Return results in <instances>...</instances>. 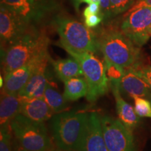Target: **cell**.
<instances>
[{
    "label": "cell",
    "mask_w": 151,
    "mask_h": 151,
    "mask_svg": "<svg viewBox=\"0 0 151 151\" xmlns=\"http://www.w3.org/2000/svg\"><path fill=\"white\" fill-rule=\"evenodd\" d=\"M49 39L34 27L16 42L1 50L4 74L48 53Z\"/></svg>",
    "instance_id": "obj_1"
},
{
    "label": "cell",
    "mask_w": 151,
    "mask_h": 151,
    "mask_svg": "<svg viewBox=\"0 0 151 151\" xmlns=\"http://www.w3.org/2000/svg\"><path fill=\"white\" fill-rule=\"evenodd\" d=\"M99 50L104 60L123 69L140 66V48L135 45L121 30L103 29L97 35Z\"/></svg>",
    "instance_id": "obj_2"
},
{
    "label": "cell",
    "mask_w": 151,
    "mask_h": 151,
    "mask_svg": "<svg viewBox=\"0 0 151 151\" xmlns=\"http://www.w3.org/2000/svg\"><path fill=\"white\" fill-rule=\"evenodd\" d=\"M89 113L83 111L62 112L51 120L52 136L58 148L80 151L86 132Z\"/></svg>",
    "instance_id": "obj_3"
},
{
    "label": "cell",
    "mask_w": 151,
    "mask_h": 151,
    "mask_svg": "<svg viewBox=\"0 0 151 151\" xmlns=\"http://www.w3.org/2000/svg\"><path fill=\"white\" fill-rule=\"evenodd\" d=\"M55 25L59 45L65 50L95 53L99 50L97 35L82 22L67 16H58Z\"/></svg>",
    "instance_id": "obj_4"
},
{
    "label": "cell",
    "mask_w": 151,
    "mask_h": 151,
    "mask_svg": "<svg viewBox=\"0 0 151 151\" xmlns=\"http://www.w3.org/2000/svg\"><path fill=\"white\" fill-rule=\"evenodd\" d=\"M79 62L88 87L86 98L94 102L108 92L110 83L106 72L105 64L94 53L65 50Z\"/></svg>",
    "instance_id": "obj_5"
},
{
    "label": "cell",
    "mask_w": 151,
    "mask_h": 151,
    "mask_svg": "<svg viewBox=\"0 0 151 151\" xmlns=\"http://www.w3.org/2000/svg\"><path fill=\"white\" fill-rule=\"evenodd\" d=\"M11 129L20 146L30 151H49L54 148L43 122L19 114L11 122Z\"/></svg>",
    "instance_id": "obj_6"
},
{
    "label": "cell",
    "mask_w": 151,
    "mask_h": 151,
    "mask_svg": "<svg viewBox=\"0 0 151 151\" xmlns=\"http://www.w3.org/2000/svg\"><path fill=\"white\" fill-rule=\"evenodd\" d=\"M101 124L109 151H137L132 129L119 119L105 116L101 118Z\"/></svg>",
    "instance_id": "obj_7"
},
{
    "label": "cell",
    "mask_w": 151,
    "mask_h": 151,
    "mask_svg": "<svg viewBox=\"0 0 151 151\" xmlns=\"http://www.w3.org/2000/svg\"><path fill=\"white\" fill-rule=\"evenodd\" d=\"M35 27L16 12L0 6V37L1 50L16 42Z\"/></svg>",
    "instance_id": "obj_8"
},
{
    "label": "cell",
    "mask_w": 151,
    "mask_h": 151,
    "mask_svg": "<svg viewBox=\"0 0 151 151\" xmlns=\"http://www.w3.org/2000/svg\"><path fill=\"white\" fill-rule=\"evenodd\" d=\"M150 25L151 7H145L124 16L120 30L135 45L141 48L150 39Z\"/></svg>",
    "instance_id": "obj_9"
},
{
    "label": "cell",
    "mask_w": 151,
    "mask_h": 151,
    "mask_svg": "<svg viewBox=\"0 0 151 151\" xmlns=\"http://www.w3.org/2000/svg\"><path fill=\"white\" fill-rule=\"evenodd\" d=\"M0 2L32 24L41 21L58 9L56 0H1Z\"/></svg>",
    "instance_id": "obj_10"
},
{
    "label": "cell",
    "mask_w": 151,
    "mask_h": 151,
    "mask_svg": "<svg viewBox=\"0 0 151 151\" xmlns=\"http://www.w3.org/2000/svg\"><path fill=\"white\" fill-rule=\"evenodd\" d=\"M48 55V52L27 65L4 73L1 90L8 94L18 95L27 83L38 64Z\"/></svg>",
    "instance_id": "obj_11"
},
{
    "label": "cell",
    "mask_w": 151,
    "mask_h": 151,
    "mask_svg": "<svg viewBox=\"0 0 151 151\" xmlns=\"http://www.w3.org/2000/svg\"><path fill=\"white\" fill-rule=\"evenodd\" d=\"M80 151H109L103 137L101 118L97 113H89L86 132Z\"/></svg>",
    "instance_id": "obj_12"
},
{
    "label": "cell",
    "mask_w": 151,
    "mask_h": 151,
    "mask_svg": "<svg viewBox=\"0 0 151 151\" xmlns=\"http://www.w3.org/2000/svg\"><path fill=\"white\" fill-rule=\"evenodd\" d=\"M120 92L134 97H141L150 99L151 88L146 81L141 78L136 67L125 69L123 76L119 83Z\"/></svg>",
    "instance_id": "obj_13"
},
{
    "label": "cell",
    "mask_w": 151,
    "mask_h": 151,
    "mask_svg": "<svg viewBox=\"0 0 151 151\" xmlns=\"http://www.w3.org/2000/svg\"><path fill=\"white\" fill-rule=\"evenodd\" d=\"M50 56H47L41 60L36 67L21 91L18 95L22 98H43L45 89L48 81H46V71Z\"/></svg>",
    "instance_id": "obj_14"
},
{
    "label": "cell",
    "mask_w": 151,
    "mask_h": 151,
    "mask_svg": "<svg viewBox=\"0 0 151 151\" xmlns=\"http://www.w3.org/2000/svg\"><path fill=\"white\" fill-rule=\"evenodd\" d=\"M120 81H111L110 88L116 100V111L118 119L132 130L135 128L140 122V117L136 113L134 107L126 102L121 97L119 88Z\"/></svg>",
    "instance_id": "obj_15"
},
{
    "label": "cell",
    "mask_w": 151,
    "mask_h": 151,
    "mask_svg": "<svg viewBox=\"0 0 151 151\" xmlns=\"http://www.w3.org/2000/svg\"><path fill=\"white\" fill-rule=\"evenodd\" d=\"M20 98V114L40 122H44L52 117L53 111L43 98Z\"/></svg>",
    "instance_id": "obj_16"
},
{
    "label": "cell",
    "mask_w": 151,
    "mask_h": 151,
    "mask_svg": "<svg viewBox=\"0 0 151 151\" xmlns=\"http://www.w3.org/2000/svg\"><path fill=\"white\" fill-rule=\"evenodd\" d=\"M21 98L1 90L0 100V127L11 126V122L20 113Z\"/></svg>",
    "instance_id": "obj_17"
},
{
    "label": "cell",
    "mask_w": 151,
    "mask_h": 151,
    "mask_svg": "<svg viewBox=\"0 0 151 151\" xmlns=\"http://www.w3.org/2000/svg\"><path fill=\"white\" fill-rule=\"evenodd\" d=\"M57 76L63 82L74 77L83 76L79 62L72 58L53 60L50 59Z\"/></svg>",
    "instance_id": "obj_18"
},
{
    "label": "cell",
    "mask_w": 151,
    "mask_h": 151,
    "mask_svg": "<svg viewBox=\"0 0 151 151\" xmlns=\"http://www.w3.org/2000/svg\"><path fill=\"white\" fill-rule=\"evenodd\" d=\"M65 83L64 97L69 101H76L86 97L88 87L83 76H78L68 79Z\"/></svg>",
    "instance_id": "obj_19"
},
{
    "label": "cell",
    "mask_w": 151,
    "mask_h": 151,
    "mask_svg": "<svg viewBox=\"0 0 151 151\" xmlns=\"http://www.w3.org/2000/svg\"><path fill=\"white\" fill-rule=\"evenodd\" d=\"M43 99L53 113H60L67 108V100L48 82L45 89Z\"/></svg>",
    "instance_id": "obj_20"
},
{
    "label": "cell",
    "mask_w": 151,
    "mask_h": 151,
    "mask_svg": "<svg viewBox=\"0 0 151 151\" xmlns=\"http://www.w3.org/2000/svg\"><path fill=\"white\" fill-rule=\"evenodd\" d=\"M137 0H109L111 18L126 13Z\"/></svg>",
    "instance_id": "obj_21"
},
{
    "label": "cell",
    "mask_w": 151,
    "mask_h": 151,
    "mask_svg": "<svg viewBox=\"0 0 151 151\" xmlns=\"http://www.w3.org/2000/svg\"><path fill=\"white\" fill-rule=\"evenodd\" d=\"M70 1L77 12H78L81 5L83 4H89L94 1H99L101 4V14L104 18V21H106L111 19L109 0H70Z\"/></svg>",
    "instance_id": "obj_22"
},
{
    "label": "cell",
    "mask_w": 151,
    "mask_h": 151,
    "mask_svg": "<svg viewBox=\"0 0 151 151\" xmlns=\"http://www.w3.org/2000/svg\"><path fill=\"white\" fill-rule=\"evenodd\" d=\"M135 112L139 117L151 118V102L149 99L141 97H134Z\"/></svg>",
    "instance_id": "obj_23"
},
{
    "label": "cell",
    "mask_w": 151,
    "mask_h": 151,
    "mask_svg": "<svg viewBox=\"0 0 151 151\" xmlns=\"http://www.w3.org/2000/svg\"><path fill=\"white\" fill-rule=\"evenodd\" d=\"M104 64L106 67V72L109 82H111V81H120L122 77L123 76L125 69L106 60H104Z\"/></svg>",
    "instance_id": "obj_24"
},
{
    "label": "cell",
    "mask_w": 151,
    "mask_h": 151,
    "mask_svg": "<svg viewBox=\"0 0 151 151\" xmlns=\"http://www.w3.org/2000/svg\"><path fill=\"white\" fill-rule=\"evenodd\" d=\"M12 134L11 126L1 127L0 151H13Z\"/></svg>",
    "instance_id": "obj_25"
},
{
    "label": "cell",
    "mask_w": 151,
    "mask_h": 151,
    "mask_svg": "<svg viewBox=\"0 0 151 151\" xmlns=\"http://www.w3.org/2000/svg\"><path fill=\"white\" fill-rule=\"evenodd\" d=\"M102 21L104 18L101 14H91L84 17V24L90 29L97 27Z\"/></svg>",
    "instance_id": "obj_26"
},
{
    "label": "cell",
    "mask_w": 151,
    "mask_h": 151,
    "mask_svg": "<svg viewBox=\"0 0 151 151\" xmlns=\"http://www.w3.org/2000/svg\"><path fill=\"white\" fill-rule=\"evenodd\" d=\"M136 68L141 78L146 81V83L150 86L151 88V67L140 65Z\"/></svg>",
    "instance_id": "obj_27"
},
{
    "label": "cell",
    "mask_w": 151,
    "mask_h": 151,
    "mask_svg": "<svg viewBox=\"0 0 151 151\" xmlns=\"http://www.w3.org/2000/svg\"><path fill=\"white\" fill-rule=\"evenodd\" d=\"M101 14V4L99 1H94L88 4L83 11V16L86 17L91 14Z\"/></svg>",
    "instance_id": "obj_28"
},
{
    "label": "cell",
    "mask_w": 151,
    "mask_h": 151,
    "mask_svg": "<svg viewBox=\"0 0 151 151\" xmlns=\"http://www.w3.org/2000/svg\"><path fill=\"white\" fill-rule=\"evenodd\" d=\"M16 151H30V150H27V149L22 148V146H18V148H17Z\"/></svg>",
    "instance_id": "obj_29"
},
{
    "label": "cell",
    "mask_w": 151,
    "mask_h": 151,
    "mask_svg": "<svg viewBox=\"0 0 151 151\" xmlns=\"http://www.w3.org/2000/svg\"><path fill=\"white\" fill-rule=\"evenodd\" d=\"M49 151H69V150H64V149H61V148H59L57 147V148H53L51 150H50Z\"/></svg>",
    "instance_id": "obj_30"
},
{
    "label": "cell",
    "mask_w": 151,
    "mask_h": 151,
    "mask_svg": "<svg viewBox=\"0 0 151 151\" xmlns=\"http://www.w3.org/2000/svg\"><path fill=\"white\" fill-rule=\"evenodd\" d=\"M149 35H150V36L151 37V25L150 28H149Z\"/></svg>",
    "instance_id": "obj_31"
},
{
    "label": "cell",
    "mask_w": 151,
    "mask_h": 151,
    "mask_svg": "<svg viewBox=\"0 0 151 151\" xmlns=\"http://www.w3.org/2000/svg\"><path fill=\"white\" fill-rule=\"evenodd\" d=\"M149 100H150V102H151V97L150 98V99H149Z\"/></svg>",
    "instance_id": "obj_32"
}]
</instances>
